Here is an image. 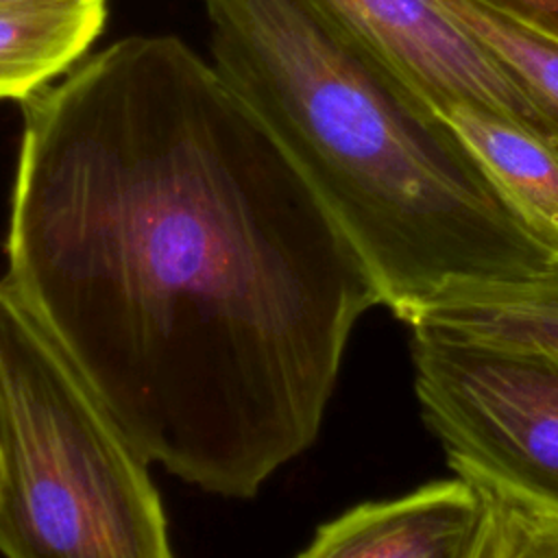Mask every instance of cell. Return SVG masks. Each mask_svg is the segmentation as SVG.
<instances>
[{"instance_id": "6da1fadb", "label": "cell", "mask_w": 558, "mask_h": 558, "mask_svg": "<svg viewBox=\"0 0 558 558\" xmlns=\"http://www.w3.org/2000/svg\"><path fill=\"white\" fill-rule=\"evenodd\" d=\"M7 279L148 458L253 497L318 436L360 257L270 129L174 35L22 100Z\"/></svg>"}, {"instance_id": "7a4b0ae2", "label": "cell", "mask_w": 558, "mask_h": 558, "mask_svg": "<svg viewBox=\"0 0 558 558\" xmlns=\"http://www.w3.org/2000/svg\"><path fill=\"white\" fill-rule=\"evenodd\" d=\"M211 63L412 320L451 283L525 281L551 251L451 124L312 0H203Z\"/></svg>"}, {"instance_id": "3957f363", "label": "cell", "mask_w": 558, "mask_h": 558, "mask_svg": "<svg viewBox=\"0 0 558 558\" xmlns=\"http://www.w3.org/2000/svg\"><path fill=\"white\" fill-rule=\"evenodd\" d=\"M0 554L174 558L148 458L0 279Z\"/></svg>"}, {"instance_id": "277c9868", "label": "cell", "mask_w": 558, "mask_h": 558, "mask_svg": "<svg viewBox=\"0 0 558 558\" xmlns=\"http://www.w3.org/2000/svg\"><path fill=\"white\" fill-rule=\"evenodd\" d=\"M421 416L458 477L558 510V357L412 327Z\"/></svg>"}, {"instance_id": "5b68a950", "label": "cell", "mask_w": 558, "mask_h": 558, "mask_svg": "<svg viewBox=\"0 0 558 558\" xmlns=\"http://www.w3.org/2000/svg\"><path fill=\"white\" fill-rule=\"evenodd\" d=\"M312 2L438 113L480 107L558 150V133L525 85L440 0Z\"/></svg>"}, {"instance_id": "8992f818", "label": "cell", "mask_w": 558, "mask_h": 558, "mask_svg": "<svg viewBox=\"0 0 558 558\" xmlns=\"http://www.w3.org/2000/svg\"><path fill=\"white\" fill-rule=\"evenodd\" d=\"M480 514L477 488L456 475L349 508L296 558H464Z\"/></svg>"}, {"instance_id": "52a82bcc", "label": "cell", "mask_w": 558, "mask_h": 558, "mask_svg": "<svg viewBox=\"0 0 558 558\" xmlns=\"http://www.w3.org/2000/svg\"><path fill=\"white\" fill-rule=\"evenodd\" d=\"M434 327L475 342L558 357V259L525 281H458L410 327Z\"/></svg>"}, {"instance_id": "ba28073f", "label": "cell", "mask_w": 558, "mask_h": 558, "mask_svg": "<svg viewBox=\"0 0 558 558\" xmlns=\"http://www.w3.org/2000/svg\"><path fill=\"white\" fill-rule=\"evenodd\" d=\"M493 185L558 253V150L512 120L480 107H449L440 113Z\"/></svg>"}, {"instance_id": "9c48e42d", "label": "cell", "mask_w": 558, "mask_h": 558, "mask_svg": "<svg viewBox=\"0 0 558 558\" xmlns=\"http://www.w3.org/2000/svg\"><path fill=\"white\" fill-rule=\"evenodd\" d=\"M107 22V0L0 4V100H26L81 59Z\"/></svg>"}, {"instance_id": "30bf717a", "label": "cell", "mask_w": 558, "mask_h": 558, "mask_svg": "<svg viewBox=\"0 0 558 558\" xmlns=\"http://www.w3.org/2000/svg\"><path fill=\"white\" fill-rule=\"evenodd\" d=\"M525 85L558 133V41L471 0H440Z\"/></svg>"}, {"instance_id": "8fae6325", "label": "cell", "mask_w": 558, "mask_h": 558, "mask_svg": "<svg viewBox=\"0 0 558 558\" xmlns=\"http://www.w3.org/2000/svg\"><path fill=\"white\" fill-rule=\"evenodd\" d=\"M471 484L482 514L464 558H558V510L493 484Z\"/></svg>"}, {"instance_id": "7c38bea8", "label": "cell", "mask_w": 558, "mask_h": 558, "mask_svg": "<svg viewBox=\"0 0 558 558\" xmlns=\"http://www.w3.org/2000/svg\"><path fill=\"white\" fill-rule=\"evenodd\" d=\"M558 41V0H471Z\"/></svg>"}, {"instance_id": "4fadbf2b", "label": "cell", "mask_w": 558, "mask_h": 558, "mask_svg": "<svg viewBox=\"0 0 558 558\" xmlns=\"http://www.w3.org/2000/svg\"><path fill=\"white\" fill-rule=\"evenodd\" d=\"M13 2H37V0H0V4H13Z\"/></svg>"}, {"instance_id": "5bb4252c", "label": "cell", "mask_w": 558, "mask_h": 558, "mask_svg": "<svg viewBox=\"0 0 558 558\" xmlns=\"http://www.w3.org/2000/svg\"><path fill=\"white\" fill-rule=\"evenodd\" d=\"M0 482H2V466H0Z\"/></svg>"}]
</instances>
